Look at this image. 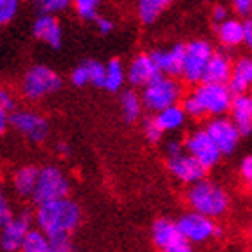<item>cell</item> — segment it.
I'll list each match as a JSON object with an SVG mask.
<instances>
[{
  "label": "cell",
  "mask_w": 252,
  "mask_h": 252,
  "mask_svg": "<svg viewBox=\"0 0 252 252\" xmlns=\"http://www.w3.org/2000/svg\"><path fill=\"white\" fill-rule=\"evenodd\" d=\"M34 221L47 236L72 234L81 221V209L74 200L65 196L38 205Z\"/></svg>",
  "instance_id": "cell-1"
},
{
  "label": "cell",
  "mask_w": 252,
  "mask_h": 252,
  "mask_svg": "<svg viewBox=\"0 0 252 252\" xmlns=\"http://www.w3.org/2000/svg\"><path fill=\"white\" fill-rule=\"evenodd\" d=\"M186 200L193 211L209 216L213 220L225 215L229 205H231V198H229L225 189L205 179L189 186Z\"/></svg>",
  "instance_id": "cell-2"
},
{
  "label": "cell",
  "mask_w": 252,
  "mask_h": 252,
  "mask_svg": "<svg viewBox=\"0 0 252 252\" xmlns=\"http://www.w3.org/2000/svg\"><path fill=\"white\" fill-rule=\"evenodd\" d=\"M62 78L47 65H32L27 68L20 81V94L27 101H40L47 95L56 94L62 89Z\"/></svg>",
  "instance_id": "cell-3"
},
{
  "label": "cell",
  "mask_w": 252,
  "mask_h": 252,
  "mask_svg": "<svg viewBox=\"0 0 252 252\" xmlns=\"http://www.w3.org/2000/svg\"><path fill=\"white\" fill-rule=\"evenodd\" d=\"M182 94H184V90H182V85L177 81V78L168 76V74H160L142 89L141 97L144 108L157 114L168 106L177 105L182 99Z\"/></svg>",
  "instance_id": "cell-4"
},
{
  "label": "cell",
  "mask_w": 252,
  "mask_h": 252,
  "mask_svg": "<svg viewBox=\"0 0 252 252\" xmlns=\"http://www.w3.org/2000/svg\"><path fill=\"white\" fill-rule=\"evenodd\" d=\"M193 95L200 103L205 116L211 117L223 116L227 112H231L232 99H234V94L227 83H205V81H202L193 90Z\"/></svg>",
  "instance_id": "cell-5"
},
{
  "label": "cell",
  "mask_w": 252,
  "mask_h": 252,
  "mask_svg": "<svg viewBox=\"0 0 252 252\" xmlns=\"http://www.w3.org/2000/svg\"><path fill=\"white\" fill-rule=\"evenodd\" d=\"M68 191H70V182H68L67 175L56 166H45L40 169L36 188H34L31 200L36 205H40L45 202L65 198L68 196Z\"/></svg>",
  "instance_id": "cell-6"
},
{
  "label": "cell",
  "mask_w": 252,
  "mask_h": 252,
  "mask_svg": "<svg viewBox=\"0 0 252 252\" xmlns=\"http://www.w3.org/2000/svg\"><path fill=\"white\" fill-rule=\"evenodd\" d=\"M213 54H215V51L211 47V43L205 40H193V42L186 43L184 68H182L180 78L189 85L202 83L207 63H209Z\"/></svg>",
  "instance_id": "cell-7"
},
{
  "label": "cell",
  "mask_w": 252,
  "mask_h": 252,
  "mask_svg": "<svg viewBox=\"0 0 252 252\" xmlns=\"http://www.w3.org/2000/svg\"><path fill=\"white\" fill-rule=\"evenodd\" d=\"M9 126L34 144L45 141L51 130L47 119L32 110H15L9 117Z\"/></svg>",
  "instance_id": "cell-8"
},
{
  "label": "cell",
  "mask_w": 252,
  "mask_h": 252,
  "mask_svg": "<svg viewBox=\"0 0 252 252\" xmlns=\"http://www.w3.org/2000/svg\"><path fill=\"white\" fill-rule=\"evenodd\" d=\"M152 242L158 251L164 252H189L191 243L180 232L177 221L160 218L152 227Z\"/></svg>",
  "instance_id": "cell-9"
},
{
  "label": "cell",
  "mask_w": 252,
  "mask_h": 252,
  "mask_svg": "<svg viewBox=\"0 0 252 252\" xmlns=\"http://www.w3.org/2000/svg\"><path fill=\"white\" fill-rule=\"evenodd\" d=\"M177 225L191 245H200V243H205L209 242L211 238H215L216 223L213 221V218L200 215L193 209L180 216L177 220Z\"/></svg>",
  "instance_id": "cell-10"
},
{
  "label": "cell",
  "mask_w": 252,
  "mask_h": 252,
  "mask_svg": "<svg viewBox=\"0 0 252 252\" xmlns=\"http://www.w3.org/2000/svg\"><path fill=\"white\" fill-rule=\"evenodd\" d=\"M166 164H168L169 173L173 175L175 179L184 182V184L191 186L198 180H204L207 175V168L200 162L198 158L193 157L188 150L175 155H168L166 157Z\"/></svg>",
  "instance_id": "cell-11"
},
{
  "label": "cell",
  "mask_w": 252,
  "mask_h": 252,
  "mask_svg": "<svg viewBox=\"0 0 252 252\" xmlns=\"http://www.w3.org/2000/svg\"><path fill=\"white\" fill-rule=\"evenodd\" d=\"M184 146H186V150H188L193 157L198 158L207 169L215 168L216 164L220 162L221 155H223L205 128L191 131V133L186 137Z\"/></svg>",
  "instance_id": "cell-12"
},
{
  "label": "cell",
  "mask_w": 252,
  "mask_h": 252,
  "mask_svg": "<svg viewBox=\"0 0 252 252\" xmlns=\"http://www.w3.org/2000/svg\"><path fill=\"white\" fill-rule=\"evenodd\" d=\"M205 130L209 131V135L213 137V141L216 142V146L220 148V152L223 155H231L234 153V150L238 148V142H240V137L242 131L238 130V126L234 125L231 117H223V116H216L213 117Z\"/></svg>",
  "instance_id": "cell-13"
},
{
  "label": "cell",
  "mask_w": 252,
  "mask_h": 252,
  "mask_svg": "<svg viewBox=\"0 0 252 252\" xmlns=\"http://www.w3.org/2000/svg\"><path fill=\"white\" fill-rule=\"evenodd\" d=\"M32 216L24 211L20 215L13 216V220L2 225V234H0V249L4 252H15L22 251L24 238L31 229Z\"/></svg>",
  "instance_id": "cell-14"
},
{
  "label": "cell",
  "mask_w": 252,
  "mask_h": 252,
  "mask_svg": "<svg viewBox=\"0 0 252 252\" xmlns=\"http://www.w3.org/2000/svg\"><path fill=\"white\" fill-rule=\"evenodd\" d=\"M160 68H158L157 62L152 56V53L146 54H137L135 58L131 60L128 68H126V78L131 87H141L144 89L148 83H152L153 79L160 76Z\"/></svg>",
  "instance_id": "cell-15"
},
{
  "label": "cell",
  "mask_w": 252,
  "mask_h": 252,
  "mask_svg": "<svg viewBox=\"0 0 252 252\" xmlns=\"http://www.w3.org/2000/svg\"><path fill=\"white\" fill-rule=\"evenodd\" d=\"M32 36L36 38V40H40V42L47 43L49 47L60 49L63 38L60 22L54 18V15L40 13V16L32 24Z\"/></svg>",
  "instance_id": "cell-16"
},
{
  "label": "cell",
  "mask_w": 252,
  "mask_h": 252,
  "mask_svg": "<svg viewBox=\"0 0 252 252\" xmlns=\"http://www.w3.org/2000/svg\"><path fill=\"white\" fill-rule=\"evenodd\" d=\"M152 56L157 62L158 68L162 74L179 78L182 76V68H184V58H186V45L184 43H177L168 51H153Z\"/></svg>",
  "instance_id": "cell-17"
},
{
  "label": "cell",
  "mask_w": 252,
  "mask_h": 252,
  "mask_svg": "<svg viewBox=\"0 0 252 252\" xmlns=\"http://www.w3.org/2000/svg\"><path fill=\"white\" fill-rule=\"evenodd\" d=\"M231 119L243 137L252 133V95L249 92L234 95L231 105Z\"/></svg>",
  "instance_id": "cell-18"
},
{
  "label": "cell",
  "mask_w": 252,
  "mask_h": 252,
  "mask_svg": "<svg viewBox=\"0 0 252 252\" xmlns=\"http://www.w3.org/2000/svg\"><path fill=\"white\" fill-rule=\"evenodd\" d=\"M232 67H234V63L231 62L227 54L215 53L207 63L204 81L205 83H229V79L232 76Z\"/></svg>",
  "instance_id": "cell-19"
},
{
  "label": "cell",
  "mask_w": 252,
  "mask_h": 252,
  "mask_svg": "<svg viewBox=\"0 0 252 252\" xmlns=\"http://www.w3.org/2000/svg\"><path fill=\"white\" fill-rule=\"evenodd\" d=\"M38 175H40V168L36 166H20L18 169H15V173L11 177L13 191L22 198H31L36 188Z\"/></svg>",
  "instance_id": "cell-20"
},
{
  "label": "cell",
  "mask_w": 252,
  "mask_h": 252,
  "mask_svg": "<svg viewBox=\"0 0 252 252\" xmlns=\"http://www.w3.org/2000/svg\"><path fill=\"white\" fill-rule=\"evenodd\" d=\"M216 36L223 47H238L245 43V22H240L236 18L216 24Z\"/></svg>",
  "instance_id": "cell-21"
},
{
  "label": "cell",
  "mask_w": 252,
  "mask_h": 252,
  "mask_svg": "<svg viewBox=\"0 0 252 252\" xmlns=\"http://www.w3.org/2000/svg\"><path fill=\"white\" fill-rule=\"evenodd\" d=\"M229 89L232 94H243L252 87V58L251 56H242L234 62L232 67V76L229 79Z\"/></svg>",
  "instance_id": "cell-22"
},
{
  "label": "cell",
  "mask_w": 252,
  "mask_h": 252,
  "mask_svg": "<svg viewBox=\"0 0 252 252\" xmlns=\"http://www.w3.org/2000/svg\"><path fill=\"white\" fill-rule=\"evenodd\" d=\"M155 119H157V123L160 125V128L164 131H175L184 126L186 119H188V114H186L182 103L180 105L177 103V105H171L168 108H164V110L157 112Z\"/></svg>",
  "instance_id": "cell-23"
},
{
  "label": "cell",
  "mask_w": 252,
  "mask_h": 252,
  "mask_svg": "<svg viewBox=\"0 0 252 252\" xmlns=\"http://www.w3.org/2000/svg\"><path fill=\"white\" fill-rule=\"evenodd\" d=\"M175 0H137V16L142 24H153Z\"/></svg>",
  "instance_id": "cell-24"
},
{
  "label": "cell",
  "mask_w": 252,
  "mask_h": 252,
  "mask_svg": "<svg viewBox=\"0 0 252 252\" xmlns=\"http://www.w3.org/2000/svg\"><path fill=\"white\" fill-rule=\"evenodd\" d=\"M119 105H121L123 117L126 123H133L135 119H139L142 108H144L142 97L135 90H123L121 97H119Z\"/></svg>",
  "instance_id": "cell-25"
},
{
  "label": "cell",
  "mask_w": 252,
  "mask_h": 252,
  "mask_svg": "<svg viewBox=\"0 0 252 252\" xmlns=\"http://www.w3.org/2000/svg\"><path fill=\"white\" fill-rule=\"evenodd\" d=\"M125 81H128L126 78V70L123 67V63L117 58H112L110 62L106 63V81L105 89L108 92H119L123 89Z\"/></svg>",
  "instance_id": "cell-26"
},
{
  "label": "cell",
  "mask_w": 252,
  "mask_h": 252,
  "mask_svg": "<svg viewBox=\"0 0 252 252\" xmlns=\"http://www.w3.org/2000/svg\"><path fill=\"white\" fill-rule=\"evenodd\" d=\"M22 251L24 252H51V242L45 232L36 227V229H29V232L24 238L22 243Z\"/></svg>",
  "instance_id": "cell-27"
},
{
  "label": "cell",
  "mask_w": 252,
  "mask_h": 252,
  "mask_svg": "<svg viewBox=\"0 0 252 252\" xmlns=\"http://www.w3.org/2000/svg\"><path fill=\"white\" fill-rule=\"evenodd\" d=\"M29 2L38 13H49V15H58L67 9L68 5H72V0H29Z\"/></svg>",
  "instance_id": "cell-28"
},
{
  "label": "cell",
  "mask_w": 252,
  "mask_h": 252,
  "mask_svg": "<svg viewBox=\"0 0 252 252\" xmlns=\"http://www.w3.org/2000/svg\"><path fill=\"white\" fill-rule=\"evenodd\" d=\"M15 97L7 90H0V131L5 130V126L9 125L11 114L16 110Z\"/></svg>",
  "instance_id": "cell-29"
},
{
  "label": "cell",
  "mask_w": 252,
  "mask_h": 252,
  "mask_svg": "<svg viewBox=\"0 0 252 252\" xmlns=\"http://www.w3.org/2000/svg\"><path fill=\"white\" fill-rule=\"evenodd\" d=\"M101 0H72V7L83 20H95Z\"/></svg>",
  "instance_id": "cell-30"
},
{
  "label": "cell",
  "mask_w": 252,
  "mask_h": 252,
  "mask_svg": "<svg viewBox=\"0 0 252 252\" xmlns=\"http://www.w3.org/2000/svg\"><path fill=\"white\" fill-rule=\"evenodd\" d=\"M85 63H87V68H89L90 85H92V87H97V89H105L106 65H103L101 62H95V60H87Z\"/></svg>",
  "instance_id": "cell-31"
},
{
  "label": "cell",
  "mask_w": 252,
  "mask_h": 252,
  "mask_svg": "<svg viewBox=\"0 0 252 252\" xmlns=\"http://www.w3.org/2000/svg\"><path fill=\"white\" fill-rule=\"evenodd\" d=\"M20 0H0V24H9L18 13Z\"/></svg>",
  "instance_id": "cell-32"
},
{
  "label": "cell",
  "mask_w": 252,
  "mask_h": 252,
  "mask_svg": "<svg viewBox=\"0 0 252 252\" xmlns=\"http://www.w3.org/2000/svg\"><path fill=\"white\" fill-rule=\"evenodd\" d=\"M182 106H184L188 117H191V119H202V117H205L204 110H202L200 103L196 101V97L193 95V92L182 99Z\"/></svg>",
  "instance_id": "cell-33"
},
{
  "label": "cell",
  "mask_w": 252,
  "mask_h": 252,
  "mask_svg": "<svg viewBox=\"0 0 252 252\" xmlns=\"http://www.w3.org/2000/svg\"><path fill=\"white\" fill-rule=\"evenodd\" d=\"M162 133L164 130L160 128V125L157 123V119L155 117H152V119H146L144 121V135H146V139L152 144H157V142H160V139H162Z\"/></svg>",
  "instance_id": "cell-34"
},
{
  "label": "cell",
  "mask_w": 252,
  "mask_h": 252,
  "mask_svg": "<svg viewBox=\"0 0 252 252\" xmlns=\"http://www.w3.org/2000/svg\"><path fill=\"white\" fill-rule=\"evenodd\" d=\"M51 242V252H70L72 251V240L70 234H54L49 236Z\"/></svg>",
  "instance_id": "cell-35"
},
{
  "label": "cell",
  "mask_w": 252,
  "mask_h": 252,
  "mask_svg": "<svg viewBox=\"0 0 252 252\" xmlns=\"http://www.w3.org/2000/svg\"><path fill=\"white\" fill-rule=\"evenodd\" d=\"M70 81H72L74 87H85V85H90L89 78V68H87V63H81L70 72Z\"/></svg>",
  "instance_id": "cell-36"
},
{
  "label": "cell",
  "mask_w": 252,
  "mask_h": 252,
  "mask_svg": "<svg viewBox=\"0 0 252 252\" xmlns=\"http://www.w3.org/2000/svg\"><path fill=\"white\" fill-rule=\"evenodd\" d=\"M231 5L240 16H249L252 11V0H231Z\"/></svg>",
  "instance_id": "cell-37"
},
{
  "label": "cell",
  "mask_w": 252,
  "mask_h": 252,
  "mask_svg": "<svg viewBox=\"0 0 252 252\" xmlns=\"http://www.w3.org/2000/svg\"><path fill=\"white\" fill-rule=\"evenodd\" d=\"M13 211H11L9 202L5 200V196H0V225H5L7 221L13 220Z\"/></svg>",
  "instance_id": "cell-38"
},
{
  "label": "cell",
  "mask_w": 252,
  "mask_h": 252,
  "mask_svg": "<svg viewBox=\"0 0 252 252\" xmlns=\"http://www.w3.org/2000/svg\"><path fill=\"white\" fill-rule=\"evenodd\" d=\"M240 175L249 186L252 184V155H247L240 164Z\"/></svg>",
  "instance_id": "cell-39"
},
{
  "label": "cell",
  "mask_w": 252,
  "mask_h": 252,
  "mask_svg": "<svg viewBox=\"0 0 252 252\" xmlns=\"http://www.w3.org/2000/svg\"><path fill=\"white\" fill-rule=\"evenodd\" d=\"M95 29L99 34H110L114 31V22L105 16H95Z\"/></svg>",
  "instance_id": "cell-40"
},
{
  "label": "cell",
  "mask_w": 252,
  "mask_h": 252,
  "mask_svg": "<svg viewBox=\"0 0 252 252\" xmlns=\"http://www.w3.org/2000/svg\"><path fill=\"white\" fill-rule=\"evenodd\" d=\"M211 16H213V20H215L216 24H220V22H223V20H227V18H229V13H227L225 5L218 4V5H215V7H213V13H211Z\"/></svg>",
  "instance_id": "cell-41"
},
{
  "label": "cell",
  "mask_w": 252,
  "mask_h": 252,
  "mask_svg": "<svg viewBox=\"0 0 252 252\" xmlns=\"http://www.w3.org/2000/svg\"><path fill=\"white\" fill-rule=\"evenodd\" d=\"M186 146L182 144V142L179 141H169L168 144H166V157L168 155H175V153H180V152H184Z\"/></svg>",
  "instance_id": "cell-42"
},
{
  "label": "cell",
  "mask_w": 252,
  "mask_h": 252,
  "mask_svg": "<svg viewBox=\"0 0 252 252\" xmlns=\"http://www.w3.org/2000/svg\"><path fill=\"white\" fill-rule=\"evenodd\" d=\"M245 43L252 49V18L245 22Z\"/></svg>",
  "instance_id": "cell-43"
},
{
  "label": "cell",
  "mask_w": 252,
  "mask_h": 252,
  "mask_svg": "<svg viewBox=\"0 0 252 252\" xmlns=\"http://www.w3.org/2000/svg\"><path fill=\"white\" fill-rule=\"evenodd\" d=\"M56 152H58L62 157H68L70 150H68V144H65V142H58V144H56Z\"/></svg>",
  "instance_id": "cell-44"
},
{
  "label": "cell",
  "mask_w": 252,
  "mask_h": 252,
  "mask_svg": "<svg viewBox=\"0 0 252 252\" xmlns=\"http://www.w3.org/2000/svg\"><path fill=\"white\" fill-rule=\"evenodd\" d=\"M249 236H251V242H252V225H251V229H249Z\"/></svg>",
  "instance_id": "cell-45"
},
{
  "label": "cell",
  "mask_w": 252,
  "mask_h": 252,
  "mask_svg": "<svg viewBox=\"0 0 252 252\" xmlns=\"http://www.w3.org/2000/svg\"><path fill=\"white\" fill-rule=\"evenodd\" d=\"M251 18H252V11H251Z\"/></svg>",
  "instance_id": "cell-46"
},
{
  "label": "cell",
  "mask_w": 252,
  "mask_h": 252,
  "mask_svg": "<svg viewBox=\"0 0 252 252\" xmlns=\"http://www.w3.org/2000/svg\"><path fill=\"white\" fill-rule=\"evenodd\" d=\"M251 189H252V184H251Z\"/></svg>",
  "instance_id": "cell-47"
}]
</instances>
